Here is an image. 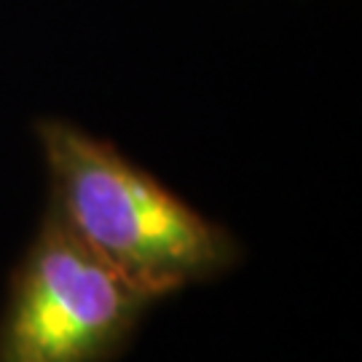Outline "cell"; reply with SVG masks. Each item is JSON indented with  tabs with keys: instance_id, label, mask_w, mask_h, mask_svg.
<instances>
[{
	"instance_id": "obj_1",
	"label": "cell",
	"mask_w": 362,
	"mask_h": 362,
	"mask_svg": "<svg viewBox=\"0 0 362 362\" xmlns=\"http://www.w3.org/2000/svg\"><path fill=\"white\" fill-rule=\"evenodd\" d=\"M35 134L49 169V207L156 303L239 266L242 247L226 226L194 209L113 143L59 118L38 121Z\"/></svg>"
},
{
	"instance_id": "obj_2",
	"label": "cell",
	"mask_w": 362,
	"mask_h": 362,
	"mask_svg": "<svg viewBox=\"0 0 362 362\" xmlns=\"http://www.w3.org/2000/svg\"><path fill=\"white\" fill-rule=\"evenodd\" d=\"M153 303L49 207L11 272L0 362H113Z\"/></svg>"
}]
</instances>
